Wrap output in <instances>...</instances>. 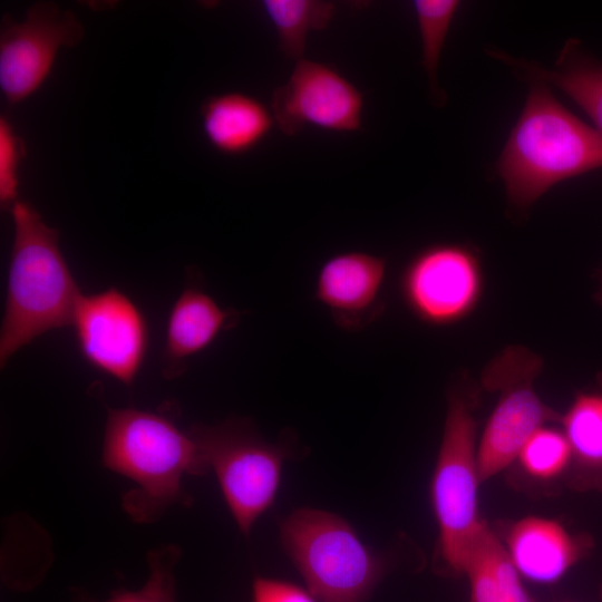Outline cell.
Returning <instances> with one entry per match:
<instances>
[{"instance_id": "16", "label": "cell", "mask_w": 602, "mask_h": 602, "mask_svg": "<svg viewBox=\"0 0 602 602\" xmlns=\"http://www.w3.org/2000/svg\"><path fill=\"white\" fill-rule=\"evenodd\" d=\"M491 55L517 69L530 81H543L563 91L591 118L602 136V62L584 51L577 40L565 42L552 69L502 51H491Z\"/></svg>"}, {"instance_id": "3", "label": "cell", "mask_w": 602, "mask_h": 602, "mask_svg": "<svg viewBox=\"0 0 602 602\" xmlns=\"http://www.w3.org/2000/svg\"><path fill=\"white\" fill-rule=\"evenodd\" d=\"M103 464L137 487L123 496V508L138 523L156 521L175 505H190L185 474L208 472L191 434L163 414L107 407Z\"/></svg>"}, {"instance_id": "5", "label": "cell", "mask_w": 602, "mask_h": 602, "mask_svg": "<svg viewBox=\"0 0 602 602\" xmlns=\"http://www.w3.org/2000/svg\"><path fill=\"white\" fill-rule=\"evenodd\" d=\"M475 388L452 390L441 441L430 482V502L438 525V557L454 575L464 567L485 524L478 515Z\"/></svg>"}, {"instance_id": "26", "label": "cell", "mask_w": 602, "mask_h": 602, "mask_svg": "<svg viewBox=\"0 0 602 602\" xmlns=\"http://www.w3.org/2000/svg\"><path fill=\"white\" fill-rule=\"evenodd\" d=\"M596 379H598V383H599V386H600V388H601V390H602V371H600V372L598 373Z\"/></svg>"}, {"instance_id": "8", "label": "cell", "mask_w": 602, "mask_h": 602, "mask_svg": "<svg viewBox=\"0 0 602 602\" xmlns=\"http://www.w3.org/2000/svg\"><path fill=\"white\" fill-rule=\"evenodd\" d=\"M400 295L410 313L430 327H447L469 317L484 291L482 262L466 244L435 243L418 251L404 268Z\"/></svg>"}, {"instance_id": "14", "label": "cell", "mask_w": 602, "mask_h": 602, "mask_svg": "<svg viewBox=\"0 0 602 602\" xmlns=\"http://www.w3.org/2000/svg\"><path fill=\"white\" fill-rule=\"evenodd\" d=\"M240 312L225 310L198 284H188L168 315L163 352L167 378L178 376L185 361L210 347L219 334L234 327Z\"/></svg>"}, {"instance_id": "21", "label": "cell", "mask_w": 602, "mask_h": 602, "mask_svg": "<svg viewBox=\"0 0 602 602\" xmlns=\"http://www.w3.org/2000/svg\"><path fill=\"white\" fill-rule=\"evenodd\" d=\"M516 460L532 478L551 480L570 470L572 453L563 430L544 425L526 440Z\"/></svg>"}, {"instance_id": "7", "label": "cell", "mask_w": 602, "mask_h": 602, "mask_svg": "<svg viewBox=\"0 0 602 602\" xmlns=\"http://www.w3.org/2000/svg\"><path fill=\"white\" fill-rule=\"evenodd\" d=\"M542 368L541 356L520 344L506 347L484 368L483 386L498 391L499 397L477 445L480 483L515 462L540 427L560 421L561 416L543 402L534 388Z\"/></svg>"}, {"instance_id": "24", "label": "cell", "mask_w": 602, "mask_h": 602, "mask_svg": "<svg viewBox=\"0 0 602 602\" xmlns=\"http://www.w3.org/2000/svg\"><path fill=\"white\" fill-rule=\"evenodd\" d=\"M252 602H318L301 586L284 580L256 576L252 584Z\"/></svg>"}, {"instance_id": "23", "label": "cell", "mask_w": 602, "mask_h": 602, "mask_svg": "<svg viewBox=\"0 0 602 602\" xmlns=\"http://www.w3.org/2000/svg\"><path fill=\"white\" fill-rule=\"evenodd\" d=\"M25 156L22 138L6 116L0 117V205L10 211L19 201V169Z\"/></svg>"}, {"instance_id": "15", "label": "cell", "mask_w": 602, "mask_h": 602, "mask_svg": "<svg viewBox=\"0 0 602 602\" xmlns=\"http://www.w3.org/2000/svg\"><path fill=\"white\" fill-rule=\"evenodd\" d=\"M200 117L207 143L229 156L250 153L275 126L270 108L258 98L240 91L207 97L201 105Z\"/></svg>"}, {"instance_id": "18", "label": "cell", "mask_w": 602, "mask_h": 602, "mask_svg": "<svg viewBox=\"0 0 602 602\" xmlns=\"http://www.w3.org/2000/svg\"><path fill=\"white\" fill-rule=\"evenodd\" d=\"M464 575L469 583V602H536L492 530H484L476 538Z\"/></svg>"}, {"instance_id": "25", "label": "cell", "mask_w": 602, "mask_h": 602, "mask_svg": "<svg viewBox=\"0 0 602 602\" xmlns=\"http://www.w3.org/2000/svg\"><path fill=\"white\" fill-rule=\"evenodd\" d=\"M595 301L602 305V271L600 272V275H599V287H598V290L595 292Z\"/></svg>"}, {"instance_id": "13", "label": "cell", "mask_w": 602, "mask_h": 602, "mask_svg": "<svg viewBox=\"0 0 602 602\" xmlns=\"http://www.w3.org/2000/svg\"><path fill=\"white\" fill-rule=\"evenodd\" d=\"M503 545L522 577L553 583L588 554L592 541L555 520L527 516L509 526Z\"/></svg>"}, {"instance_id": "22", "label": "cell", "mask_w": 602, "mask_h": 602, "mask_svg": "<svg viewBox=\"0 0 602 602\" xmlns=\"http://www.w3.org/2000/svg\"><path fill=\"white\" fill-rule=\"evenodd\" d=\"M414 10L421 37V64L437 93V68L450 25L460 7L457 0H416Z\"/></svg>"}, {"instance_id": "27", "label": "cell", "mask_w": 602, "mask_h": 602, "mask_svg": "<svg viewBox=\"0 0 602 602\" xmlns=\"http://www.w3.org/2000/svg\"><path fill=\"white\" fill-rule=\"evenodd\" d=\"M561 602H570V601H561Z\"/></svg>"}, {"instance_id": "17", "label": "cell", "mask_w": 602, "mask_h": 602, "mask_svg": "<svg viewBox=\"0 0 602 602\" xmlns=\"http://www.w3.org/2000/svg\"><path fill=\"white\" fill-rule=\"evenodd\" d=\"M575 485L602 491V390L579 392L561 415Z\"/></svg>"}, {"instance_id": "10", "label": "cell", "mask_w": 602, "mask_h": 602, "mask_svg": "<svg viewBox=\"0 0 602 602\" xmlns=\"http://www.w3.org/2000/svg\"><path fill=\"white\" fill-rule=\"evenodd\" d=\"M79 351L96 370L126 386L138 375L148 349L142 310L120 290L81 294L71 321Z\"/></svg>"}, {"instance_id": "4", "label": "cell", "mask_w": 602, "mask_h": 602, "mask_svg": "<svg viewBox=\"0 0 602 602\" xmlns=\"http://www.w3.org/2000/svg\"><path fill=\"white\" fill-rule=\"evenodd\" d=\"M282 546L318 602H367L388 561L341 516L299 508L280 525Z\"/></svg>"}, {"instance_id": "2", "label": "cell", "mask_w": 602, "mask_h": 602, "mask_svg": "<svg viewBox=\"0 0 602 602\" xmlns=\"http://www.w3.org/2000/svg\"><path fill=\"white\" fill-rule=\"evenodd\" d=\"M9 212L13 241L0 331L1 367L39 336L71 326L82 294L61 252L59 231L26 201H17Z\"/></svg>"}, {"instance_id": "20", "label": "cell", "mask_w": 602, "mask_h": 602, "mask_svg": "<svg viewBox=\"0 0 602 602\" xmlns=\"http://www.w3.org/2000/svg\"><path fill=\"white\" fill-rule=\"evenodd\" d=\"M181 557L178 546L169 544L147 554L149 575L145 584L136 591L124 588L111 591L108 599L98 601L85 590L70 591L71 602H176L175 565Z\"/></svg>"}, {"instance_id": "6", "label": "cell", "mask_w": 602, "mask_h": 602, "mask_svg": "<svg viewBox=\"0 0 602 602\" xmlns=\"http://www.w3.org/2000/svg\"><path fill=\"white\" fill-rule=\"evenodd\" d=\"M201 457L220 484L240 531L249 535L256 520L273 504L282 467L292 452L262 438L246 418L188 429Z\"/></svg>"}, {"instance_id": "1", "label": "cell", "mask_w": 602, "mask_h": 602, "mask_svg": "<svg viewBox=\"0 0 602 602\" xmlns=\"http://www.w3.org/2000/svg\"><path fill=\"white\" fill-rule=\"evenodd\" d=\"M602 167V136L543 81L531 80L523 109L496 169L509 204L526 210L550 188Z\"/></svg>"}, {"instance_id": "19", "label": "cell", "mask_w": 602, "mask_h": 602, "mask_svg": "<svg viewBox=\"0 0 602 602\" xmlns=\"http://www.w3.org/2000/svg\"><path fill=\"white\" fill-rule=\"evenodd\" d=\"M262 8L275 30L281 52L295 61L304 58L310 32L324 29L336 6L321 0H264Z\"/></svg>"}, {"instance_id": "12", "label": "cell", "mask_w": 602, "mask_h": 602, "mask_svg": "<svg viewBox=\"0 0 602 602\" xmlns=\"http://www.w3.org/2000/svg\"><path fill=\"white\" fill-rule=\"evenodd\" d=\"M386 272L382 256L356 250L333 254L319 269L314 298L339 328L361 331L382 310L380 294Z\"/></svg>"}, {"instance_id": "9", "label": "cell", "mask_w": 602, "mask_h": 602, "mask_svg": "<svg viewBox=\"0 0 602 602\" xmlns=\"http://www.w3.org/2000/svg\"><path fill=\"white\" fill-rule=\"evenodd\" d=\"M74 12L52 2L32 4L22 21L3 16L0 29V90L12 105L32 96L50 75L58 51L81 41Z\"/></svg>"}, {"instance_id": "11", "label": "cell", "mask_w": 602, "mask_h": 602, "mask_svg": "<svg viewBox=\"0 0 602 602\" xmlns=\"http://www.w3.org/2000/svg\"><path fill=\"white\" fill-rule=\"evenodd\" d=\"M363 94L336 68L302 58L272 94L275 126L288 136L305 127L349 134L360 130Z\"/></svg>"}]
</instances>
